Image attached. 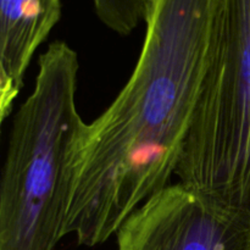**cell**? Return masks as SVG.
<instances>
[{
  "instance_id": "6",
  "label": "cell",
  "mask_w": 250,
  "mask_h": 250,
  "mask_svg": "<svg viewBox=\"0 0 250 250\" xmlns=\"http://www.w3.org/2000/svg\"><path fill=\"white\" fill-rule=\"evenodd\" d=\"M98 19L120 36H128L146 17V0H93Z\"/></svg>"
},
{
  "instance_id": "4",
  "label": "cell",
  "mask_w": 250,
  "mask_h": 250,
  "mask_svg": "<svg viewBox=\"0 0 250 250\" xmlns=\"http://www.w3.org/2000/svg\"><path fill=\"white\" fill-rule=\"evenodd\" d=\"M115 236L117 250H250V215L178 182L139 205Z\"/></svg>"
},
{
  "instance_id": "2",
  "label": "cell",
  "mask_w": 250,
  "mask_h": 250,
  "mask_svg": "<svg viewBox=\"0 0 250 250\" xmlns=\"http://www.w3.org/2000/svg\"><path fill=\"white\" fill-rule=\"evenodd\" d=\"M12 122L0 185V250H54L63 236L85 124L76 104L78 55L55 41Z\"/></svg>"
},
{
  "instance_id": "5",
  "label": "cell",
  "mask_w": 250,
  "mask_h": 250,
  "mask_svg": "<svg viewBox=\"0 0 250 250\" xmlns=\"http://www.w3.org/2000/svg\"><path fill=\"white\" fill-rule=\"evenodd\" d=\"M61 17L60 0H0V120L19 97L34 53Z\"/></svg>"
},
{
  "instance_id": "3",
  "label": "cell",
  "mask_w": 250,
  "mask_h": 250,
  "mask_svg": "<svg viewBox=\"0 0 250 250\" xmlns=\"http://www.w3.org/2000/svg\"><path fill=\"white\" fill-rule=\"evenodd\" d=\"M176 176L250 215V0H221Z\"/></svg>"
},
{
  "instance_id": "1",
  "label": "cell",
  "mask_w": 250,
  "mask_h": 250,
  "mask_svg": "<svg viewBox=\"0 0 250 250\" xmlns=\"http://www.w3.org/2000/svg\"><path fill=\"white\" fill-rule=\"evenodd\" d=\"M221 0H146L138 62L83 131L63 236L95 247L176 175L209 65Z\"/></svg>"
}]
</instances>
